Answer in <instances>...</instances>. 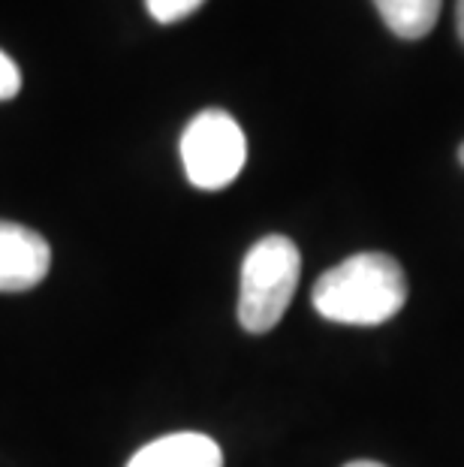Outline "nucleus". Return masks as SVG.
I'll return each mask as SVG.
<instances>
[{
	"instance_id": "nucleus-11",
	"label": "nucleus",
	"mask_w": 464,
	"mask_h": 467,
	"mask_svg": "<svg viewBox=\"0 0 464 467\" xmlns=\"http://www.w3.org/2000/svg\"><path fill=\"white\" fill-rule=\"evenodd\" d=\"M459 161H461V166H464V142H461V148H459Z\"/></svg>"
},
{
	"instance_id": "nucleus-3",
	"label": "nucleus",
	"mask_w": 464,
	"mask_h": 467,
	"mask_svg": "<svg viewBox=\"0 0 464 467\" xmlns=\"http://www.w3.org/2000/svg\"><path fill=\"white\" fill-rule=\"evenodd\" d=\"M248 161V139L239 121L223 109H205L181 136V163L187 182L200 191L232 184Z\"/></svg>"
},
{
	"instance_id": "nucleus-6",
	"label": "nucleus",
	"mask_w": 464,
	"mask_h": 467,
	"mask_svg": "<svg viewBox=\"0 0 464 467\" xmlns=\"http://www.w3.org/2000/svg\"><path fill=\"white\" fill-rule=\"evenodd\" d=\"M380 18L401 39H422L438 25L443 0H374Z\"/></svg>"
},
{
	"instance_id": "nucleus-1",
	"label": "nucleus",
	"mask_w": 464,
	"mask_h": 467,
	"mask_svg": "<svg viewBox=\"0 0 464 467\" xmlns=\"http://www.w3.org/2000/svg\"><path fill=\"white\" fill-rule=\"evenodd\" d=\"M407 302V277L389 254L365 251L320 275L314 284V307L332 323L380 326Z\"/></svg>"
},
{
	"instance_id": "nucleus-5",
	"label": "nucleus",
	"mask_w": 464,
	"mask_h": 467,
	"mask_svg": "<svg viewBox=\"0 0 464 467\" xmlns=\"http://www.w3.org/2000/svg\"><path fill=\"white\" fill-rule=\"evenodd\" d=\"M127 467H223V452L209 434L179 431L145 443Z\"/></svg>"
},
{
	"instance_id": "nucleus-2",
	"label": "nucleus",
	"mask_w": 464,
	"mask_h": 467,
	"mask_svg": "<svg viewBox=\"0 0 464 467\" xmlns=\"http://www.w3.org/2000/svg\"><path fill=\"white\" fill-rule=\"evenodd\" d=\"M302 275V256L293 238L265 235L242 263L239 323L251 335L272 332L290 307Z\"/></svg>"
},
{
	"instance_id": "nucleus-9",
	"label": "nucleus",
	"mask_w": 464,
	"mask_h": 467,
	"mask_svg": "<svg viewBox=\"0 0 464 467\" xmlns=\"http://www.w3.org/2000/svg\"><path fill=\"white\" fill-rule=\"evenodd\" d=\"M456 25H459V36L464 43V0H459V6H456Z\"/></svg>"
},
{
	"instance_id": "nucleus-4",
	"label": "nucleus",
	"mask_w": 464,
	"mask_h": 467,
	"mask_svg": "<svg viewBox=\"0 0 464 467\" xmlns=\"http://www.w3.org/2000/svg\"><path fill=\"white\" fill-rule=\"evenodd\" d=\"M52 247L31 226L0 221V293H27L46 281Z\"/></svg>"
},
{
	"instance_id": "nucleus-10",
	"label": "nucleus",
	"mask_w": 464,
	"mask_h": 467,
	"mask_svg": "<svg viewBox=\"0 0 464 467\" xmlns=\"http://www.w3.org/2000/svg\"><path fill=\"white\" fill-rule=\"evenodd\" d=\"M344 467H387V464H377V462H350V464H344Z\"/></svg>"
},
{
	"instance_id": "nucleus-7",
	"label": "nucleus",
	"mask_w": 464,
	"mask_h": 467,
	"mask_svg": "<svg viewBox=\"0 0 464 467\" xmlns=\"http://www.w3.org/2000/svg\"><path fill=\"white\" fill-rule=\"evenodd\" d=\"M205 0H145L148 13H151L154 22H160V25L181 22V18L193 16Z\"/></svg>"
},
{
	"instance_id": "nucleus-8",
	"label": "nucleus",
	"mask_w": 464,
	"mask_h": 467,
	"mask_svg": "<svg viewBox=\"0 0 464 467\" xmlns=\"http://www.w3.org/2000/svg\"><path fill=\"white\" fill-rule=\"evenodd\" d=\"M22 91V73L6 52H0V100H13Z\"/></svg>"
}]
</instances>
